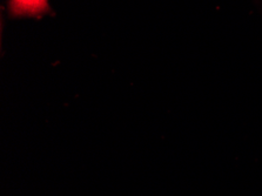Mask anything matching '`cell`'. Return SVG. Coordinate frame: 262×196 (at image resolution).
Instances as JSON below:
<instances>
[{
	"label": "cell",
	"mask_w": 262,
	"mask_h": 196,
	"mask_svg": "<svg viewBox=\"0 0 262 196\" xmlns=\"http://www.w3.org/2000/svg\"><path fill=\"white\" fill-rule=\"evenodd\" d=\"M7 9L13 18H40L51 13L49 0H10Z\"/></svg>",
	"instance_id": "1"
}]
</instances>
